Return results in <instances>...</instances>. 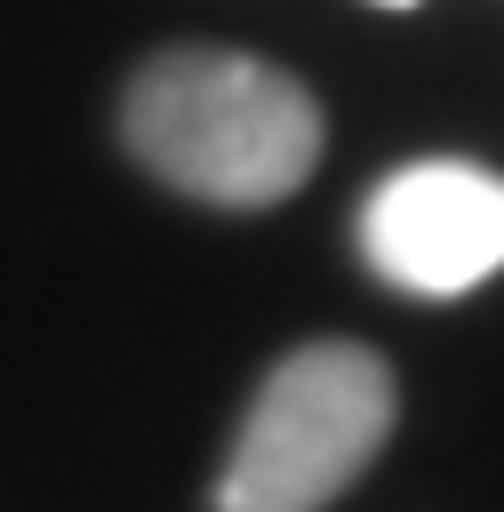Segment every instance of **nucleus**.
Segmentation results:
<instances>
[{
	"mask_svg": "<svg viewBox=\"0 0 504 512\" xmlns=\"http://www.w3.org/2000/svg\"><path fill=\"white\" fill-rule=\"evenodd\" d=\"M360 256L400 296H472L504 272V176L456 152L400 160L360 200Z\"/></svg>",
	"mask_w": 504,
	"mask_h": 512,
	"instance_id": "obj_3",
	"label": "nucleus"
},
{
	"mask_svg": "<svg viewBox=\"0 0 504 512\" xmlns=\"http://www.w3.org/2000/svg\"><path fill=\"white\" fill-rule=\"evenodd\" d=\"M392 416L400 384L368 344L320 336L280 352L216 464V512H328L384 456Z\"/></svg>",
	"mask_w": 504,
	"mask_h": 512,
	"instance_id": "obj_2",
	"label": "nucleus"
},
{
	"mask_svg": "<svg viewBox=\"0 0 504 512\" xmlns=\"http://www.w3.org/2000/svg\"><path fill=\"white\" fill-rule=\"evenodd\" d=\"M320 104L240 48H160L120 88V144L200 208H280L320 160Z\"/></svg>",
	"mask_w": 504,
	"mask_h": 512,
	"instance_id": "obj_1",
	"label": "nucleus"
},
{
	"mask_svg": "<svg viewBox=\"0 0 504 512\" xmlns=\"http://www.w3.org/2000/svg\"><path fill=\"white\" fill-rule=\"evenodd\" d=\"M376 8H416V0H376Z\"/></svg>",
	"mask_w": 504,
	"mask_h": 512,
	"instance_id": "obj_4",
	"label": "nucleus"
}]
</instances>
